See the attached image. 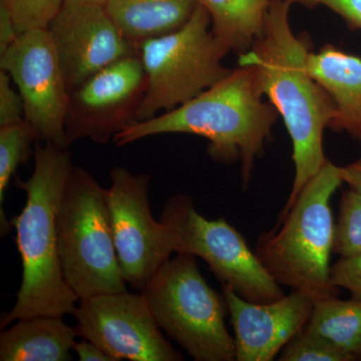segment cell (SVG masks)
Listing matches in <instances>:
<instances>
[{"instance_id":"cell-9","label":"cell","mask_w":361,"mask_h":361,"mask_svg":"<svg viewBox=\"0 0 361 361\" xmlns=\"http://www.w3.org/2000/svg\"><path fill=\"white\" fill-rule=\"evenodd\" d=\"M110 176L106 201L118 264L126 282L142 291L174 251L165 226L152 214L149 175L116 167Z\"/></svg>"},{"instance_id":"cell-10","label":"cell","mask_w":361,"mask_h":361,"mask_svg":"<svg viewBox=\"0 0 361 361\" xmlns=\"http://www.w3.org/2000/svg\"><path fill=\"white\" fill-rule=\"evenodd\" d=\"M0 70L9 73L25 106V120L39 142L68 148L66 116L68 90L47 28L18 35L0 56Z\"/></svg>"},{"instance_id":"cell-5","label":"cell","mask_w":361,"mask_h":361,"mask_svg":"<svg viewBox=\"0 0 361 361\" xmlns=\"http://www.w3.org/2000/svg\"><path fill=\"white\" fill-rule=\"evenodd\" d=\"M59 251L66 283L78 299L127 291L116 255L104 189L73 166L58 217Z\"/></svg>"},{"instance_id":"cell-1","label":"cell","mask_w":361,"mask_h":361,"mask_svg":"<svg viewBox=\"0 0 361 361\" xmlns=\"http://www.w3.org/2000/svg\"><path fill=\"white\" fill-rule=\"evenodd\" d=\"M292 2L272 0L264 32L251 49L239 54V66H252L261 92L276 108L292 142L294 179L281 219L304 186L326 163L323 135L334 115V104L307 68L310 40L292 30Z\"/></svg>"},{"instance_id":"cell-21","label":"cell","mask_w":361,"mask_h":361,"mask_svg":"<svg viewBox=\"0 0 361 361\" xmlns=\"http://www.w3.org/2000/svg\"><path fill=\"white\" fill-rule=\"evenodd\" d=\"M334 253L341 257L361 254V196L353 190L344 191L334 226Z\"/></svg>"},{"instance_id":"cell-19","label":"cell","mask_w":361,"mask_h":361,"mask_svg":"<svg viewBox=\"0 0 361 361\" xmlns=\"http://www.w3.org/2000/svg\"><path fill=\"white\" fill-rule=\"evenodd\" d=\"M304 330L336 344L353 360H361V298L331 296L315 301Z\"/></svg>"},{"instance_id":"cell-6","label":"cell","mask_w":361,"mask_h":361,"mask_svg":"<svg viewBox=\"0 0 361 361\" xmlns=\"http://www.w3.org/2000/svg\"><path fill=\"white\" fill-rule=\"evenodd\" d=\"M229 52L214 35L210 14L200 4L179 30L144 40L139 56L147 90L137 123L174 110L217 84L232 71L223 65Z\"/></svg>"},{"instance_id":"cell-22","label":"cell","mask_w":361,"mask_h":361,"mask_svg":"<svg viewBox=\"0 0 361 361\" xmlns=\"http://www.w3.org/2000/svg\"><path fill=\"white\" fill-rule=\"evenodd\" d=\"M280 361H355L348 353L322 336L302 330L282 350Z\"/></svg>"},{"instance_id":"cell-4","label":"cell","mask_w":361,"mask_h":361,"mask_svg":"<svg viewBox=\"0 0 361 361\" xmlns=\"http://www.w3.org/2000/svg\"><path fill=\"white\" fill-rule=\"evenodd\" d=\"M342 184L339 166L327 161L256 246V255L277 283L305 292L314 302L338 296L330 279L336 226L330 200Z\"/></svg>"},{"instance_id":"cell-20","label":"cell","mask_w":361,"mask_h":361,"mask_svg":"<svg viewBox=\"0 0 361 361\" xmlns=\"http://www.w3.org/2000/svg\"><path fill=\"white\" fill-rule=\"evenodd\" d=\"M39 142L37 133L25 120L0 127V207L11 178L32 155V145Z\"/></svg>"},{"instance_id":"cell-17","label":"cell","mask_w":361,"mask_h":361,"mask_svg":"<svg viewBox=\"0 0 361 361\" xmlns=\"http://www.w3.org/2000/svg\"><path fill=\"white\" fill-rule=\"evenodd\" d=\"M198 0H106V11L123 35L137 45L179 30L191 18Z\"/></svg>"},{"instance_id":"cell-14","label":"cell","mask_w":361,"mask_h":361,"mask_svg":"<svg viewBox=\"0 0 361 361\" xmlns=\"http://www.w3.org/2000/svg\"><path fill=\"white\" fill-rule=\"evenodd\" d=\"M221 284L234 329L235 360H274L312 315L314 300L305 292L293 290L271 302H253Z\"/></svg>"},{"instance_id":"cell-12","label":"cell","mask_w":361,"mask_h":361,"mask_svg":"<svg viewBox=\"0 0 361 361\" xmlns=\"http://www.w3.org/2000/svg\"><path fill=\"white\" fill-rule=\"evenodd\" d=\"M73 315L78 336L116 361L183 360L161 334L142 293L125 291L80 299Z\"/></svg>"},{"instance_id":"cell-25","label":"cell","mask_w":361,"mask_h":361,"mask_svg":"<svg viewBox=\"0 0 361 361\" xmlns=\"http://www.w3.org/2000/svg\"><path fill=\"white\" fill-rule=\"evenodd\" d=\"M332 285L344 288L355 298H361V254L351 257H341L330 272Z\"/></svg>"},{"instance_id":"cell-15","label":"cell","mask_w":361,"mask_h":361,"mask_svg":"<svg viewBox=\"0 0 361 361\" xmlns=\"http://www.w3.org/2000/svg\"><path fill=\"white\" fill-rule=\"evenodd\" d=\"M307 68L334 102L329 129L361 142L360 56L327 44L317 52L311 51Z\"/></svg>"},{"instance_id":"cell-11","label":"cell","mask_w":361,"mask_h":361,"mask_svg":"<svg viewBox=\"0 0 361 361\" xmlns=\"http://www.w3.org/2000/svg\"><path fill=\"white\" fill-rule=\"evenodd\" d=\"M147 90L139 54L116 61L68 92L66 135L68 146L82 139L97 144L137 123V114Z\"/></svg>"},{"instance_id":"cell-7","label":"cell","mask_w":361,"mask_h":361,"mask_svg":"<svg viewBox=\"0 0 361 361\" xmlns=\"http://www.w3.org/2000/svg\"><path fill=\"white\" fill-rule=\"evenodd\" d=\"M141 293L161 329L196 361H233L234 337L225 323L222 298L202 276L196 257L177 253L149 280Z\"/></svg>"},{"instance_id":"cell-27","label":"cell","mask_w":361,"mask_h":361,"mask_svg":"<svg viewBox=\"0 0 361 361\" xmlns=\"http://www.w3.org/2000/svg\"><path fill=\"white\" fill-rule=\"evenodd\" d=\"M18 35L8 2L0 0V56L13 44Z\"/></svg>"},{"instance_id":"cell-18","label":"cell","mask_w":361,"mask_h":361,"mask_svg":"<svg viewBox=\"0 0 361 361\" xmlns=\"http://www.w3.org/2000/svg\"><path fill=\"white\" fill-rule=\"evenodd\" d=\"M198 4L210 14L215 37L241 54L264 32L272 0H198Z\"/></svg>"},{"instance_id":"cell-23","label":"cell","mask_w":361,"mask_h":361,"mask_svg":"<svg viewBox=\"0 0 361 361\" xmlns=\"http://www.w3.org/2000/svg\"><path fill=\"white\" fill-rule=\"evenodd\" d=\"M18 33L47 28L65 0H7Z\"/></svg>"},{"instance_id":"cell-2","label":"cell","mask_w":361,"mask_h":361,"mask_svg":"<svg viewBox=\"0 0 361 361\" xmlns=\"http://www.w3.org/2000/svg\"><path fill=\"white\" fill-rule=\"evenodd\" d=\"M279 116L261 92L254 68L238 66L191 101L135 123L116 135L113 142L123 147L153 135H200L210 142L208 152L214 160L241 161L242 182L247 188Z\"/></svg>"},{"instance_id":"cell-3","label":"cell","mask_w":361,"mask_h":361,"mask_svg":"<svg viewBox=\"0 0 361 361\" xmlns=\"http://www.w3.org/2000/svg\"><path fill=\"white\" fill-rule=\"evenodd\" d=\"M73 165L68 148L37 142L35 168L16 180L26 194L20 215L11 219L23 263L16 302L1 317V329L23 318L73 314L78 297L66 283L59 251L58 217Z\"/></svg>"},{"instance_id":"cell-16","label":"cell","mask_w":361,"mask_h":361,"mask_svg":"<svg viewBox=\"0 0 361 361\" xmlns=\"http://www.w3.org/2000/svg\"><path fill=\"white\" fill-rule=\"evenodd\" d=\"M78 336L63 316L23 318L0 334L1 361H68Z\"/></svg>"},{"instance_id":"cell-26","label":"cell","mask_w":361,"mask_h":361,"mask_svg":"<svg viewBox=\"0 0 361 361\" xmlns=\"http://www.w3.org/2000/svg\"><path fill=\"white\" fill-rule=\"evenodd\" d=\"M307 8L325 6L341 16L350 30H361V0H289Z\"/></svg>"},{"instance_id":"cell-8","label":"cell","mask_w":361,"mask_h":361,"mask_svg":"<svg viewBox=\"0 0 361 361\" xmlns=\"http://www.w3.org/2000/svg\"><path fill=\"white\" fill-rule=\"evenodd\" d=\"M161 222L174 253L203 259L221 283L253 302H271L285 295L249 248L240 232L223 218L209 220L197 212L190 197L177 195L166 202Z\"/></svg>"},{"instance_id":"cell-29","label":"cell","mask_w":361,"mask_h":361,"mask_svg":"<svg viewBox=\"0 0 361 361\" xmlns=\"http://www.w3.org/2000/svg\"><path fill=\"white\" fill-rule=\"evenodd\" d=\"M342 182L361 196V157L348 165L339 167Z\"/></svg>"},{"instance_id":"cell-24","label":"cell","mask_w":361,"mask_h":361,"mask_svg":"<svg viewBox=\"0 0 361 361\" xmlns=\"http://www.w3.org/2000/svg\"><path fill=\"white\" fill-rule=\"evenodd\" d=\"M11 75L0 70V127L13 125L25 120V106L20 92L11 85Z\"/></svg>"},{"instance_id":"cell-13","label":"cell","mask_w":361,"mask_h":361,"mask_svg":"<svg viewBox=\"0 0 361 361\" xmlns=\"http://www.w3.org/2000/svg\"><path fill=\"white\" fill-rule=\"evenodd\" d=\"M47 30L68 92L116 61L139 54V47L99 4L66 1Z\"/></svg>"},{"instance_id":"cell-28","label":"cell","mask_w":361,"mask_h":361,"mask_svg":"<svg viewBox=\"0 0 361 361\" xmlns=\"http://www.w3.org/2000/svg\"><path fill=\"white\" fill-rule=\"evenodd\" d=\"M73 351L80 361H116L110 355L87 339L75 343Z\"/></svg>"},{"instance_id":"cell-30","label":"cell","mask_w":361,"mask_h":361,"mask_svg":"<svg viewBox=\"0 0 361 361\" xmlns=\"http://www.w3.org/2000/svg\"><path fill=\"white\" fill-rule=\"evenodd\" d=\"M80 2V4H94L106 6V0H65V2Z\"/></svg>"}]
</instances>
